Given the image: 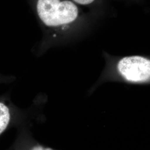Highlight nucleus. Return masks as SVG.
<instances>
[{
	"label": "nucleus",
	"mask_w": 150,
	"mask_h": 150,
	"mask_svg": "<svg viewBox=\"0 0 150 150\" xmlns=\"http://www.w3.org/2000/svg\"><path fill=\"white\" fill-rule=\"evenodd\" d=\"M35 8L40 20L48 28L71 23L79 14L77 7L67 0H36Z\"/></svg>",
	"instance_id": "1"
},
{
	"label": "nucleus",
	"mask_w": 150,
	"mask_h": 150,
	"mask_svg": "<svg viewBox=\"0 0 150 150\" xmlns=\"http://www.w3.org/2000/svg\"><path fill=\"white\" fill-rule=\"evenodd\" d=\"M117 70L124 80L134 83L150 81V59L140 56L125 57L117 64Z\"/></svg>",
	"instance_id": "2"
},
{
	"label": "nucleus",
	"mask_w": 150,
	"mask_h": 150,
	"mask_svg": "<svg viewBox=\"0 0 150 150\" xmlns=\"http://www.w3.org/2000/svg\"><path fill=\"white\" fill-rule=\"evenodd\" d=\"M29 112L12 101L11 92L0 95V136L9 129L27 126Z\"/></svg>",
	"instance_id": "3"
},
{
	"label": "nucleus",
	"mask_w": 150,
	"mask_h": 150,
	"mask_svg": "<svg viewBox=\"0 0 150 150\" xmlns=\"http://www.w3.org/2000/svg\"><path fill=\"white\" fill-rule=\"evenodd\" d=\"M16 129V138L11 145L13 150H56L38 142L33 138L27 126Z\"/></svg>",
	"instance_id": "4"
},
{
	"label": "nucleus",
	"mask_w": 150,
	"mask_h": 150,
	"mask_svg": "<svg viewBox=\"0 0 150 150\" xmlns=\"http://www.w3.org/2000/svg\"><path fill=\"white\" fill-rule=\"evenodd\" d=\"M16 77L12 75H4L0 72V85L10 84L16 80Z\"/></svg>",
	"instance_id": "5"
},
{
	"label": "nucleus",
	"mask_w": 150,
	"mask_h": 150,
	"mask_svg": "<svg viewBox=\"0 0 150 150\" xmlns=\"http://www.w3.org/2000/svg\"><path fill=\"white\" fill-rule=\"evenodd\" d=\"M74 1L75 2L79 4L86 5H88L92 3L95 0H74Z\"/></svg>",
	"instance_id": "6"
},
{
	"label": "nucleus",
	"mask_w": 150,
	"mask_h": 150,
	"mask_svg": "<svg viewBox=\"0 0 150 150\" xmlns=\"http://www.w3.org/2000/svg\"><path fill=\"white\" fill-rule=\"evenodd\" d=\"M13 150V148H12V146H11L10 147H8V148H7L6 150Z\"/></svg>",
	"instance_id": "7"
}]
</instances>
